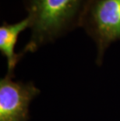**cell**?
I'll list each match as a JSON object with an SVG mask.
<instances>
[{
	"instance_id": "2",
	"label": "cell",
	"mask_w": 120,
	"mask_h": 121,
	"mask_svg": "<svg viewBox=\"0 0 120 121\" xmlns=\"http://www.w3.org/2000/svg\"><path fill=\"white\" fill-rule=\"evenodd\" d=\"M80 27L95 43L96 63L101 66L107 48L120 41V0H90Z\"/></svg>"
},
{
	"instance_id": "4",
	"label": "cell",
	"mask_w": 120,
	"mask_h": 121,
	"mask_svg": "<svg viewBox=\"0 0 120 121\" xmlns=\"http://www.w3.org/2000/svg\"><path fill=\"white\" fill-rule=\"evenodd\" d=\"M30 22L27 17L15 24L3 22L0 26V52L7 61L6 75L13 78L14 69L23 58L21 53L15 52V46L20 34L27 28H30Z\"/></svg>"
},
{
	"instance_id": "1",
	"label": "cell",
	"mask_w": 120,
	"mask_h": 121,
	"mask_svg": "<svg viewBox=\"0 0 120 121\" xmlns=\"http://www.w3.org/2000/svg\"><path fill=\"white\" fill-rule=\"evenodd\" d=\"M90 0H23L31 30L23 56L34 52L80 27L82 15Z\"/></svg>"
},
{
	"instance_id": "3",
	"label": "cell",
	"mask_w": 120,
	"mask_h": 121,
	"mask_svg": "<svg viewBox=\"0 0 120 121\" xmlns=\"http://www.w3.org/2000/svg\"><path fill=\"white\" fill-rule=\"evenodd\" d=\"M12 78L6 75L0 80V121H29L30 104L41 91L32 82Z\"/></svg>"
}]
</instances>
